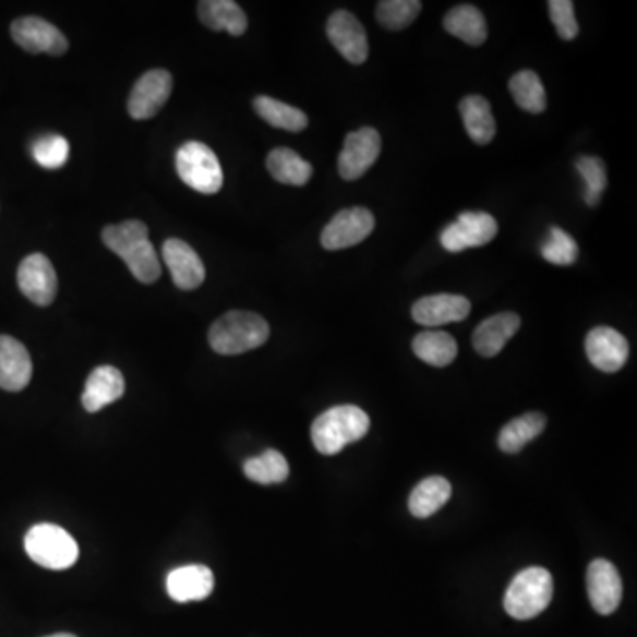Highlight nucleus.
Returning a JSON list of instances; mask_svg holds the SVG:
<instances>
[{"label":"nucleus","instance_id":"obj_1","mask_svg":"<svg viewBox=\"0 0 637 637\" xmlns=\"http://www.w3.org/2000/svg\"><path fill=\"white\" fill-rule=\"evenodd\" d=\"M101 239L110 252L127 263L133 277L142 284H153L161 275L158 253L149 241V229L141 220H127L118 226H108Z\"/></svg>","mask_w":637,"mask_h":637},{"label":"nucleus","instance_id":"obj_2","mask_svg":"<svg viewBox=\"0 0 637 637\" xmlns=\"http://www.w3.org/2000/svg\"><path fill=\"white\" fill-rule=\"evenodd\" d=\"M371 429V418L358 406H335L315 418L312 423V443L323 455H335L347 445L365 437Z\"/></svg>","mask_w":637,"mask_h":637},{"label":"nucleus","instance_id":"obj_3","mask_svg":"<svg viewBox=\"0 0 637 637\" xmlns=\"http://www.w3.org/2000/svg\"><path fill=\"white\" fill-rule=\"evenodd\" d=\"M269 324L253 312L235 310L221 315L209 329V346L213 351L226 357L243 354L266 344Z\"/></svg>","mask_w":637,"mask_h":637},{"label":"nucleus","instance_id":"obj_4","mask_svg":"<svg viewBox=\"0 0 637 637\" xmlns=\"http://www.w3.org/2000/svg\"><path fill=\"white\" fill-rule=\"evenodd\" d=\"M553 593V576L545 568L530 567L514 577L503 604L512 618L531 620L548 610Z\"/></svg>","mask_w":637,"mask_h":637},{"label":"nucleus","instance_id":"obj_5","mask_svg":"<svg viewBox=\"0 0 637 637\" xmlns=\"http://www.w3.org/2000/svg\"><path fill=\"white\" fill-rule=\"evenodd\" d=\"M25 551L39 567L67 570L79 560L76 540L61 526L36 525L25 534Z\"/></svg>","mask_w":637,"mask_h":637},{"label":"nucleus","instance_id":"obj_6","mask_svg":"<svg viewBox=\"0 0 637 637\" xmlns=\"http://www.w3.org/2000/svg\"><path fill=\"white\" fill-rule=\"evenodd\" d=\"M176 169L184 184L204 193L213 195L224 187V170L213 149L202 142H187L179 147L176 155Z\"/></svg>","mask_w":637,"mask_h":637},{"label":"nucleus","instance_id":"obj_7","mask_svg":"<svg viewBox=\"0 0 637 637\" xmlns=\"http://www.w3.org/2000/svg\"><path fill=\"white\" fill-rule=\"evenodd\" d=\"M497 235V221L488 213L466 212L441 232L446 252L459 253L491 243Z\"/></svg>","mask_w":637,"mask_h":637},{"label":"nucleus","instance_id":"obj_8","mask_svg":"<svg viewBox=\"0 0 637 637\" xmlns=\"http://www.w3.org/2000/svg\"><path fill=\"white\" fill-rule=\"evenodd\" d=\"M375 227V218L365 207H349L337 213L324 227L321 235L323 249L335 252V250L351 249L354 244H360L372 235Z\"/></svg>","mask_w":637,"mask_h":637},{"label":"nucleus","instance_id":"obj_9","mask_svg":"<svg viewBox=\"0 0 637 637\" xmlns=\"http://www.w3.org/2000/svg\"><path fill=\"white\" fill-rule=\"evenodd\" d=\"M381 135L374 128L349 133L338 156V172L346 181H357L380 158Z\"/></svg>","mask_w":637,"mask_h":637},{"label":"nucleus","instance_id":"obj_10","mask_svg":"<svg viewBox=\"0 0 637 637\" xmlns=\"http://www.w3.org/2000/svg\"><path fill=\"white\" fill-rule=\"evenodd\" d=\"M20 291L24 292L27 300L34 305H52L57 296V273L47 255L33 253L22 261L16 273Z\"/></svg>","mask_w":637,"mask_h":637},{"label":"nucleus","instance_id":"obj_11","mask_svg":"<svg viewBox=\"0 0 637 637\" xmlns=\"http://www.w3.org/2000/svg\"><path fill=\"white\" fill-rule=\"evenodd\" d=\"M172 75L165 70H151L142 75L128 99V113L136 121L155 118L172 94Z\"/></svg>","mask_w":637,"mask_h":637},{"label":"nucleus","instance_id":"obj_12","mask_svg":"<svg viewBox=\"0 0 637 637\" xmlns=\"http://www.w3.org/2000/svg\"><path fill=\"white\" fill-rule=\"evenodd\" d=\"M11 36L19 47L28 53H50V56H64L68 50V39L64 34L38 16H25L14 20L11 24Z\"/></svg>","mask_w":637,"mask_h":637},{"label":"nucleus","instance_id":"obj_13","mask_svg":"<svg viewBox=\"0 0 637 637\" xmlns=\"http://www.w3.org/2000/svg\"><path fill=\"white\" fill-rule=\"evenodd\" d=\"M333 47L351 64H363L369 57V39L360 20L349 11H335L326 24Z\"/></svg>","mask_w":637,"mask_h":637},{"label":"nucleus","instance_id":"obj_14","mask_svg":"<svg viewBox=\"0 0 637 637\" xmlns=\"http://www.w3.org/2000/svg\"><path fill=\"white\" fill-rule=\"evenodd\" d=\"M172 281L181 291H193L206 280V267L199 253L181 239L170 238L161 249Z\"/></svg>","mask_w":637,"mask_h":637},{"label":"nucleus","instance_id":"obj_15","mask_svg":"<svg viewBox=\"0 0 637 637\" xmlns=\"http://www.w3.org/2000/svg\"><path fill=\"white\" fill-rule=\"evenodd\" d=\"M586 585H588L591 605L597 613L608 616L618 610L622 596H624V586L613 563L608 560L591 562L586 572Z\"/></svg>","mask_w":637,"mask_h":637},{"label":"nucleus","instance_id":"obj_16","mask_svg":"<svg viewBox=\"0 0 637 637\" xmlns=\"http://www.w3.org/2000/svg\"><path fill=\"white\" fill-rule=\"evenodd\" d=\"M586 357L599 371L618 372L628 360L627 338L616 329L599 326L586 335Z\"/></svg>","mask_w":637,"mask_h":637},{"label":"nucleus","instance_id":"obj_17","mask_svg":"<svg viewBox=\"0 0 637 637\" xmlns=\"http://www.w3.org/2000/svg\"><path fill=\"white\" fill-rule=\"evenodd\" d=\"M471 312L468 298L460 295L425 296L412 305L411 314L414 323L426 328H436L445 324L465 321Z\"/></svg>","mask_w":637,"mask_h":637},{"label":"nucleus","instance_id":"obj_18","mask_svg":"<svg viewBox=\"0 0 637 637\" xmlns=\"http://www.w3.org/2000/svg\"><path fill=\"white\" fill-rule=\"evenodd\" d=\"M33 377V360L27 347L16 338L0 335V388L22 392Z\"/></svg>","mask_w":637,"mask_h":637},{"label":"nucleus","instance_id":"obj_19","mask_svg":"<svg viewBox=\"0 0 637 637\" xmlns=\"http://www.w3.org/2000/svg\"><path fill=\"white\" fill-rule=\"evenodd\" d=\"M215 588V576L206 565H187L170 572L167 577V591L170 599L179 604L197 602L212 596Z\"/></svg>","mask_w":637,"mask_h":637},{"label":"nucleus","instance_id":"obj_20","mask_svg":"<svg viewBox=\"0 0 637 637\" xmlns=\"http://www.w3.org/2000/svg\"><path fill=\"white\" fill-rule=\"evenodd\" d=\"M124 377L116 366L101 365L91 372L85 381L82 404L85 411L98 412L107 408L108 404L116 402L124 395Z\"/></svg>","mask_w":637,"mask_h":637},{"label":"nucleus","instance_id":"obj_21","mask_svg":"<svg viewBox=\"0 0 637 637\" xmlns=\"http://www.w3.org/2000/svg\"><path fill=\"white\" fill-rule=\"evenodd\" d=\"M520 317L512 312L492 315L478 324L473 333V346L478 354L492 358L503 351V347L516 335Z\"/></svg>","mask_w":637,"mask_h":637},{"label":"nucleus","instance_id":"obj_22","mask_svg":"<svg viewBox=\"0 0 637 637\" xmlns=\"http://www.w3.org/2000/svg\"><path fill=\"white\" fill-rule=\"evenodd\" d=\"M199 19L212 31H226L232 36H241L249 28V19L235 0L199 2Z\"/></svg>","mask_w":637,"mask_h":637},{"label":"nucleus","instance_id":"obj_23","mask_svg":"<svg viewBox=\"0 0 637 637\" xmlns=\"http://www.w3.org/2000/svg\"><path fill=\"white\" fill-rule=\"evenodd\" d=\"M459 110L469 139L478 146L491 144L496 135V121H494L488 99L478 94H471L460 101Z\"/></svg>","mask_w":637,"mask_h":637},{"label":"nucleus","instance_id":"obj_24","mask_svg":"<svg viewBox=\"0 0 637 637\" xmlns=\"http://www.w3.org/2000/svg\"><path fill=\"white\" fill-rule=\"evenodd\" d=\"M443 27L455 38L462 39L471 47H480L488 39V24L482 11L474 5H457L446 13Z\"/></svg>","mask_w":637,"mask_h":637},{"label":"nucleus","instance_id":"obj_25","mask_svg":"<svg viewBox=\"0 0 637 637\" xmlns=\"http://www.w3.org/2000/svg\"><path fill=\"white\" fill-rule=\"evenodd\" d=\"M267 170L278 183L289 187H305L314 169L307 159L301 158L296 151L287 147L273 149L266 159Z\"/></svg>","mask_w":637,"mask_h":637},{"label":"nucleus","instance_id":"obj_26","mask_svg":"<svg viewBox=\"0 0 637 637\" xmlns=\"http://www.w3.org/2000/svg\"><path fill=\"white\" fill-rule=\"evenodd\" d=\"M452 485L446 478L429 477L412 489L409 496V512L417 519H426L448 503Z\"/></svg>","mask_w":637,"mask_h":637},{"label":"nucleus","instance_id":"obj_27","mask_svg":"<svg viewBox=\"0 0 637 637\" xmlns=\"http://www.w3.org/2000/svg\"><path fill=\"white\" fill-rule=\"evenodd\" d=\"M545 425H548V420L540 412H528L522 417L514 418L510 423L503 426L497 445L505 454H519L530 441L542 434Z\"/></svg>","mask_w":637,"mask_h":637},{"label":"nucleus","instance_id":"obj_28","mask_svg":"<svg viewBox=\"0 0 637 637\" xmlns=\"http://www.w3.org/2000/svg\"><path fill=\"white\" fill-rule=\"evenodd\" d=\"M253 108L259 113V118H263L267 124H272L278 130L300 133L309 127V118H307L305 112H301L300 108L281 104L278 99L269 98V96H257L253 99Z\"/></svg>","mask_w":637,"mask_h":637},{"label":"nucleus","instance_id":"obj_29","mask_svg":"<svg viewBox=\"0 0 637 637\" xmlns=\"http://www.w3.org/2000/svg\"><path fill=\"white\" fill-rule=\"evenodd\" d=\"M412 351L426 365L446 366L457 358V342L450 333L422 332L412 340Z\"/></svg>","mask_w":637,"mask_h":637},{"label":"nucleus","instance_id":"obj_30","mask_svg":"<svg viewBox=\"0 0 637 637\" xmlns=\"http://www.w3.org/2000/svg\"><path fill=\"white\" fill-rule=\"evenodd\" d=\"M508 89H510L512 98L516 101L517 107L522 108L526 112L542 113L548 107L544 84L534 71L525 70L516 73L510 79Z\"/></svg>","mask_w":637,"mask_h":637},{"label":"nucleus","instance_id":"obj_31","mask_svg":"<svg viewBox=\"0 0 637 637\" xmlns=\"http://www.w3.org/2000/svg\"><path fill=\"white\" fill-rule=\"evenodd\" d=\"M243 471L252 482L272 485L286 482L289 477V462L280 452L269 448L263 455L244 460Z\"/></svg>","mask_w":637,"mask_h":637},{"label":"nucleus","instance_id":"obj_32","mask_svg":"<svg viewBox=\"0 0 637 637\" xmlns=\"http://www.w3.org/2000/svg\"><path fill=\"white\" fill-rule=\"evenodd\" d=\"M422 11V2L418 0H381L375 8V16L388 31H402L414 22Z\"/></svg>","mask_w":637,"mask_h":637},{"label":"nucleus","instance_id":"obj_33","mask_svg":"<svg viewBox=\"0 0 637 637\" xmlns=\"http://www.w3.org/2000/svg\"><path fill=\"white\" fill-rule=\"evenodd\" d=\"M576 169L577 172L581 173L582 181L586 184L582 199H585L588 206H597L605 187H608L604 161L596 158V156H581V158H577Z\"/></svg>","mask_w":637,"mask_h":637},{"label":"nucleus","instance_id":"obj_34","mask_svg":"<svg viewBox=\"0 0 637 637\" xmlns=\"http://www.w3.org/2000/svg\"><path fill=\"white\" fill-rule=\"evenodd\" d=\"M579 249L576 239L560 227L549 229V238L542 244V257L554 266H572L576 263Z\"/></svg>","mask_w":637,"mask_h":637},{"label":"nucleus","instance_id":"obj_35","mask_svg":"<svg viewBox=\"0 0 637 637\" xmlns=\"http://www.w3.org/2000/svg\"><path fill=\"white\" fill-rule=\"evenodd\" d=\"M33 156L43 169H61L70 158V144L61 135L41 136L33 144Z\"/></svg>","mask_w":637,"mask_h":637},{"label":"nucleus","instance_id":"obj_36","mask_svg":"<svg viewBox=\"0 0 637 637\" xmlns=\"http://www.w3.org/2000/svg\"><path fill=\"white\" fill-rule=\"evenodd\" d=\"M549 16L553 20L556 33L563 41H572L579 34L577 25L576 11L570 0H549Z\"/></svg>","mask_w":637,"mask_h":637},{"label":"nucleus","instance_id":"obj_37","mask_svg":"<svg viewBox=\"0 0 637 637\" xmlns=\"http://www.w3.org/2000/svg\"><path fill=\"white\" fill-rule=\"evenodd\" d=\"M47 637H76V636H73V634H53V636Z\"/></svg>","mask_w":637,"mask_h":637}]
</instances>
